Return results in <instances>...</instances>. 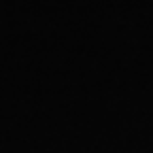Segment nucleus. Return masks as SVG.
Listing matches in <instances>:
<instances>
[]
</instances>
